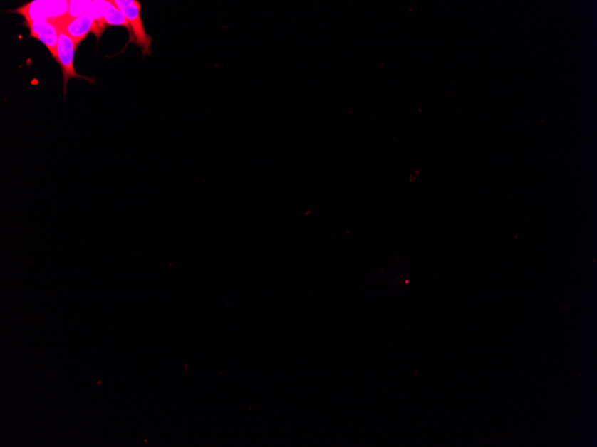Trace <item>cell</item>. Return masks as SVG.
Segmentation results:
<instances>
[{
    "instance_id": "obj_1",
    "label": "cell",
    "mask_w": 597,
    "mask_h": 447,
    "mask_svg": "<svg viewBox=\"0 0 597 447\" xmlns=\"http://www.w3.org/2000/svg\"><path fill=\"white\" fill-rule=\"evenodd\" d=\"M114 4L125 14L131 27L133 43L144 55H152V38L146 33L142 19V4L137 0H113Z\"/></svg>"
},
{
    "instance_id": "obj_2",
    "label": "cell",
    "mask_w": 597,
    "mask_h": 447,
    "mask_svg": "<svg viewBox=\"0 0 597 447\" xmlns=\"http://www.w3.org/2000/svg\"><path fill=\"white\" fill-rule=\"evenodd\" d=\"M76 51V46L72 38L64 31L59 29L58 58L56 61L61 66L63 76H64L65 88L70 79L82 78L90 80L85 77L80 76L76 71L75 65H73Z\"/></svg>"
},
{
    "instance_id": "obj_3",
    "label": "cell",
    "mask_w": 597,
    "mask_h": 447,
    "mask_svg": "<svg viewBox=\"0 0 597 447\" xmlns=\"http://www.w3.org/2000/svg\"><path fill=\"white\" fill-rule=\"evenodd\" d=\"M56 23L59 29L64 31L72 38L77 49L81 42L85 40L88 34L93 31L94 19L90 13H86L78 17H66Z\"/></svg>"
},
{
    "instance_id": "obj_4",
    "label": "cell",
    "mask_w": 597,
    "mask_h": 447,
    "mask_svg": "<svg viewBox=\"0 0 597 447\" xmlns=\"http://www.w3.org/2000/svg\"><path fill=\"white\" fill-rule=\"evenodd\" d=\"M30 30V37L36 38L46 46L53 58H58V43L59 28L52 21L46 22L26 23Z\"/></svg>"
},
{
    "instance_id": "obj_5",
    "label": "cell",
    "mask_w": 597,
    "mask_h": 447,
    "mask_svg": "<svg viewBox=\"0 0 597 447\" xmlns=\"http://www.w3.org/2000/svg\"><path fill=\"white\" fill-rule=\"evenodd\" d=\"M9 12L17 13L24 16L26 23L48 21L47 0H34Z\"/></svg>"
},
{
    "instance_id": "obj_6",
    "label": "cell",
    "mask_w": 597,
    "mask_h": 447,
    "mask_svg": "<svg viewBox=\"0 0 597 447\" xmlns=\"http://www.w3.org/2000/svg\"><path fill=\"white\" fill-rule=\"evenodd\" d=\"M104 20L105 23L110 26H123L126 28L130 34V42H133V33L131 27H130L129 22L125 16V14L114 4L113 0H107L105 1L104 8Z\"/></svg>"
},
{
    "instance_id": "obj_7",
    "label": "cell",
    "mask_w": 597,
    "mask_h": 447,
    "mask_svg": "<svg viewBox=\"0 0 597 447\" xmlns=\"http://www.w3.org/2000/svg\"><path fill=\"white\" fill-rule=\"evenodd\" d=\"M104 8L105 1H103V0H100V1L90 2L89 13L91 16H93L94 19V26L91 33L96 35L98 40L100 38L103 31L106 29V26H105L106 23H105L104 20Z\"/></svg>"
},
{
    "instance_id": "obj_8",
    "label": "cell",
    "mask_w": 597,
    "mask_h": 447,
    "mask_svg": "<svg viewBox=\"0 0 597 447\" xmlns=\"http://www.w3.org/2000/svg\"><path fill=\"white\" fill-rule=\"evenodd\" d=\"M91 1H69L70 17H78L89 13Z\"/></svg>"
}]
</instances>
